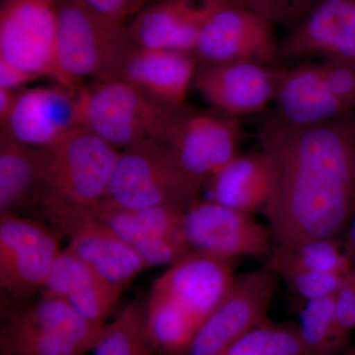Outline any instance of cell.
Masks as SVG:
<instances>
[{
  "label": "cell",
  "mask_w": 355,
  "mask_h": 355,
  "mask_svg": "<svg viewBox=\"0 0 355 355\" xmlns=\"http://www.w3.org/2000/svg\"><path fill=\"white\" fill-rule=\"evenodd\" d=\"M0 350L2 355H84L79 349L50 331L6 319L0 331Z\"/></svg>",
  "instance_id": "4316f807"
},
{
  "label": "cell",
  "mask_w": 355,
  "mask_h": 355,
  "mask_svg": "<svg viewBox=\"0 0 355 355\" xmlns=\"http://www.w3.org/2000/svg\"><path fill=\"white\" fill-rule=\"evenodd\" d=\"M275 99V116L294 127L319 125L352 113L331 94L320 64L279 71Z\"/></svg>",
  "instance_id": "ffe728a7"
},
{
  "label": "cell",
  "mask_w": 355,
  "mask_h": 355,
  "mask_svg": "<svg viewBox=\"0 0 355 355\" xmlns=\"http://www.w3.org/2000/svg\"><path fill=\"white\" fill-rule=\"evenodd\" d=\"M266 268L279 275L293 293L305 301L316 300L336 295L347 275L316 272L300 266L268 261Z\"/></svg>",
  "instance_id": "f546056e"
},
{
  "label": "cell",
  "mask_w": 355,
  "mask_h": 355,
  "mask_svg": "<svg viewBox=\"0 0 355 355\" xmlns=\"http://www.w3.org/2000/svg\"><path fill=\"white\" fill-rule=\"evenodd\" d=\"M33 78L3 60H0V87L21 90Z\"/></svg>",
  "instance_id": "e575fe53"
},
{
  "label": "cell",
  "mask_w": 355,
  "mask_h": 355,
  "mask_svg": "<svg viewBox=\"0 0 355 355\" xmlns=\"http://www.w3.org/2000/svg\"><path fill=\"white\" fill-rule=\"evenodd\" d=\"M232 261L191 252L154 282L153 291L171 299L202 326L234 284Z\"/></svg>",
  "instance_id": "5bb4252c"
},
{
  "label": "cell",
  "mask_w": 355,
  "mask_h": 355,
  "mask_svg": "<svg viewBox=\"0 0 355 355\" xmlns=\"http://www.w3.org/2000/svg\"><path fill=\"white\" fill-rule=\"evenodd\" d=\"M343 355H355V345L345 350Z\"/></svg>",
  "instance_id": "74e56055"
},
{
  "label": "cell",
  "mask_w": 355,
  "mask_h": 355,
  "mask_svg": "<svg viewBox=\"0 0 355 355\" xmlns=\"http://www.w3.org/2000/svg\"><path fill=\"white\" fill-rule=\"evenodd\" d=\"M224 355H307L298 324L268 321L248 331Z\"/></svg>",
  "instance_id": "83f0119b"
},
{
  "label": "cell",
  "mask_w": 355,
  "mask_h": 355,
  "mask_svg": "<svg viewBox=\"0 0 355 355\" xmlns=\"http://www.w3.org/2000/svg\"><path fill=\"white\" fill-rule=\"evenodd\" d=\"M93 355H154L146 327V306L135 301L103 327Z\"/></svg>",
  "instance_id": "d4e9b609"
},
{
  "label": "cell",
  "mask_w": 355,
  "mask_h": 355,
  "mask_svg": "<svg viewBox=\"0 0 355 355\" xmlns=\"http://www.w3.org/2000/svg\"><path fill=\"white\" fill-rule=\"evenodd\" d=\"M345 241L343 242V244H345L347 253L352 258V256H355V209L352 218H350L347 231H345Z\"/></svg>",
  "instance_id": "8d00e7d4"
},
{
  "label": "cell",
  "mask_w": 355,
  "mask_h": 355,
  "mask_svg": "<svg viewBox=\"0 0 355 355\" xmlns=\"http://www.w3.org/2000/svg\"><path fill=\"white\" fill-rule=\"evenodd\" d=\"M55 69L51 78L65 87H83V79L114 80L135 48L127 24L105 17L83 0H57Z\"/></svg>",
  "instance_id": "7a4b0ae2"
},
{
  "label": "cell",
  "mask_w": 355,
  "mask_h": 355,
  "mask_svg": "<svg viewBox=\"0 0 355 355\" xmlns=\"http://www.w3.org/2000/svg\"><path fill=\"white\" fill-rule=\"evenodd\" d=\"M6 319L39 327L85 352L93 349L106 324L93 323L62 299L43 295L36 302L11 311Z\"/></svg>",
  "instance_id": "603a6c76"
},
{
  "label": "cell",
  "mask_w": 355,
  "mask_h": 355,
  "mask_svg": "<svg viewBox=\"0 0 355 355\" xmlns=\"http://www.w3.org/2000/svg\"><path fill=\"white\" fill-rule=\"evenodd\" d=\"M184 230L191 251L233 261L268 257L273 248L270 229L253 216L203 198L184 210Z\"/></svg>",
  "instance_id": "8fae6325"
},
{
  "label": "cell",
  "mask_w": 355,
  "mask_h": 355,
  "mask_svg": "<svg viewBox=\"0 0 355 355\" xmlns=\"http://www.w3.org/2000/svg\"><path fill=\"white\" fill-rule=\"evenodd\" d=\"M214 0H150L127 24L133 44L195 55Z\"/></svg>",
  "instance_id": "e0dca14e"
},
{
  "label": "cell",
  "mask_w": 355,
  "mask_h": 355,
  "mask_svg": "<svg viewBox=\"0 0 355 355\" xmlns=\"http://www.w3.org/2000/svg\"><path fill=\"white\" fill-rule=\"evenodd\" d=\"M57 38V0H2L0 60L33 80L53 77Z\"/></svg>",
  "instance_id": "ba28073f"
},
{
  "label": "cell",
  "mask_w": 355,
  "mask_h": 355,
  "mask_svg": "<svg viewBox=\"0 0 355 355\" xmlns=\"http://www.w3.org/2000/svg\"><path fill=\"white\" fill-rule=\"evenodd\" d=\"M198 67L200 62L193 53L135 44L114 80L125 81L160 101L184 106Z\"/></svg>",
  "instance_id": "d6986e66"
},
{
  "label": "cell",
  "mask_w": 355,
  "mask_h": 355,
  "mask_svg": "<svg viewBox=\"0 0 355 355\" xmlns=\"http://www.w3.org/2000/svg\"><path fill=\"white\" fill-rule=\"evenodd\" d=\"M146 327L154 355H188L200 324L167 296L151 291Z\"/></svg>",
  "instance_id": "cb8c5ba5"
},
{
  "label": "cell",
  "mask_w": 355,
  "mask_h": 355,
  "mask_svg": "<svg viewBox=\"0 0 355 355\" xmlns=\"http://www.w3.org/2000/svg\"><path fill=\"white\" fill-rule=\"evenodd\" d=\"M279 76L259 62L200 64L193 83L212 109L239 118L265 108L275 98Z\"/></svg>",
  "instance_id": "9a60e30c"
},
{
  "label": "cell",
  "mask_w": 355,
  "mask_h": 355,
  "mask_svg": "<svg viewBox=\"0 0 355 355\" xmlns=\"http://www.w3.org/2000/svg\"><path fill=\"white\" fill-rule=\"evenodd\" d=\"M270 21L242 7L214 0L198 36L200 64L254 62L268 65L279 55Z\"/></svg>",
  "instance_id": "30bf717a"
},
{
  "label": "cell",
  "mask_w": 355,
  "mask_h": 355,
  "mask_svg": "<svg viewBox=\"0 0 355 355\" xmlns=\"http://www.w3.org/2000/svg\"><path fill=\"white\" fill-rule=\"evenodd\" d=\"M62 233L43 222L0 216V286L18 300L41 292L60 252Z\"/></svg>",
  "instance_id": "52a82bcc"
},
{
  "label": "cell",
  "mask_w": 355,
  "mask_h": 355,
  "mask_svg": "<svg viewBox=\"0 0 355 355\" xmlns=\"http://www.w3.org/2000/svg\"><path fill=\"white\" fill-rule=\"evenodd\" d=\"M96 12L109 19L127 24L150 0H83Z\"/></svg>",
  "instance_id": "836d02e7"
},
{
  "label": "cell",
  "mask_w": 355,
  "mask_h": 355,
  "mask_svg": "<svg viewBox=\"0 0 355 355\" xmlns=\"http://www.w3.org/2000/svg\"><path fill=\"white\" fill-rule=\"evenodd\" d=\"M335 315L336 295L306 301L298 327L307 355H336L334 349Z\"/></svg>",
  "instance_id": "f1b7e54d"
},
{
  "label": "cell",
  "mask_w": 355,
  "mask_h": 355,
  "mask_svg": "<svg viewBox=\"0 0 355 355\" xmlns=\"http://www.w3.org/2000/svg\"><path fill=\"white\" fill-rule=\"evenodd\" d=\"M39 151L40 176L49 195L86 207L108 196L120 150L85 125Z\"/></svg>",
  "instance_id": "5b68a950"
},
{
  "label": "cell",
  "mask_w": 355,
  "mask_h": 355,
  "mask_svg": "<svg viewBox=\"0 0 355 355\" xmlns=\"http://www.w3.org/2000/svg\"><path fill=\"white\" fill-rule=\"evenodd\" d=\"M242 137L239 118L189 106L166 144L184 171L203 189L210 178L239 154Z\"/></svg>",
  "instance_id": "9c48e42d"
},
{
  "label": "cell",
  "mask_w": 355,
  "mask_h": 355,
  "mask_svg": "<svg viewBox=\"0 0 355 355\" xmlns=\"http://www.w3.org/2000/svg\"><path fill=\"white\" fill-rule=\"evenodd\" d=\"M355 329V266L345 277L336 294L334 349L336 354L347 349L350 335Z\"/></svg>",
  "instance_id": "4dcf8cb0"
},
{
  "label": "cell",
  "mask_w": 355,
  "mask_h": 355,
  "mask_svg": "<svg viewBox=\"0 0 355 355\" xmlns=\"http://www.w3.org/2000/svg\"><path fill=\"white\" fill-rule=\"evenodd\" d=\"M340 239L319 238L293 249L273 247L268 261H279L316 272L347 275L352 270V258Z\"/></svg>",
  "instance_id": "484cf974"
},
{
  "label": "cell",
  "mask_w": 355,
  "mask_h": 355,
  "mask_svg": "<svg viewBox=\"0 0 355 355\" xmlns=\"http://www.w3.org/2000/svg\"><path fill=\"white\" fill-rule=\"evenodd\" d=\"M202 191L166 142L146 141L120 150L107 198L128 209L187 210L200 200Z\"/></svg>",
  "instance_id": "277c9868"
},
{
  "label": "cell",
  "mask_w": 355,
  "mask_h": 355,
  "mask_svg": "<svg viewBox=\"0 0 355 355\" xmlns=\"http://www.w3.org/2000/svg\"><path fill=\"white\" fill-rule=\"evenodd\" d=\"M44 191L39 148L0 135V216L39 209Z\"/></svg>",
  "instance_id": "7402d4cb"
},
{
  "label": "cell",
  "mask_w": 355,
  "mask_h": 355,
  "mask_svg": "<svg viewBox=\"0 0 355 355\" xmlns=\"http://www.w3.org/2000/svg\"><path fill=\"white\" fill-rule=\"evenodd\" d=\"M224 3L246 8L272 22L299 21L309 12L318 0H219Z\"/></svg>",
  "instance_id": "1f68e13d"
},
{
  "label": "cell",
  "mask_w": 355,
  "mask_h": 355,
  "mask_svg": "<svg viewBox=\"0 0 355 355\" xmlns=\"http://www.w3.org/2000/svg\"><path fill=\"white\" fill-rule=\"evenodd\" d=\"M327 85L349 111L355 109V62L324 60L320 64Z\"/></svg>",
  "instance_id": "d6a6232c"
},
{
  "label": "cell",
  "mask_w": 355,
  "mask_h": 355,
  "mask_svg": "<svg viewBox=\"0 0 355 355\" xmlns=\"http://www.w3.org/2000/svg\"><path fill=\"white\" fill-rule=\"evenodd\" d=\"M44 220L69 239V248L105 277L125 288L149 268L144 259L89 207L44 191L39 207Z\"/></svg>",
  "instance_id": "8992f818"
},
{
  "label": "cell",
  "mask_w": 355,
  "mask_h": 355,
  "mask_svg": "<svg viewBox=\"0 0 355 355\" xmlns=\"http://www.w3.org/2000/svg\"><path fill=\"white\" fill-rule=\"evenodd\" d=\"M57 84L21 90L17 103L0 135L23 144L43 148L83 127L81 90Z\"/></svg>",
  "instance_id": "4fadbf2b"
},
{
  "label": "cell",
  "mask_w": 355,
  "mask_h": 355,
  "mask_svg": "<svg viewBox=\"0 0 355 355\" xmlns=\"http://www.w3.org/2000/svg\"><path fill=\"white\" fill-rule=\"evenodd\" d=\"M288 60L355 62V0H318L279 48Z\"/></svg>",
  "instance_id": "2e32d148"
},
{
  "label": "cell",
  "mask_w": 355,
  "mask_h": 355,
  "mask_svg": "<svg viewBox=\"0 0 355 355\" xmlns=\"http://www.w3.org/2000/svg\"><path fill=\"white\" fill-rule=\"evenodd\" d=\"M273 291L268 268L236 277L227 296L198 329L188 355H224L248 331L268 321Z\"/></svg>",
  "instance_id": "7c38bea8"
},
{
  "label": "cell",
  "mask_w": 355,
  "mask_h": 355,
  "mask_svg": "<svg viewBox=\"0 0 355 355\" xmlns=\"http://www.w3.org/2000/svg\"><path fill=\"white\" fill-rule=\"evenodd\" d=\"M21 90L0 87V127L10 118Z\"/></svg>",
  "instance_id": "d590c367"
},
{
  "label": "cell",
  "mask_w": 355,
  "mask_h": 355,
  "mask_svg": "<svg viewBox=\"0 0 355 355\" xmlns=\"http://www.w3.org/2000/svg\"><path fill=\"white\" fill-rule=\"evenodd\" d=\"M207 200L253 214L265 209L272 190V170L266 154H238L203 186ZM202 189V190H203Z\"/></svg>",
  "instance_id": "44dd1931"
},
{
  "label": "cell",
  "mask_w": 355,
  "mask_h": 355,
  "mask_svg": "<svg viewBox=\"0 0 355 355\" xmlns=\"http://www.w3.org/2000/svg\"><path fill=\"white\" fill-rule=\"evenodd\" d=\"M84 125L119 150L167 141L189 105L174 106L121 80H94L81 90Z\"/></svg>",
  "instance_id": "3957f363"
},
{
  "label": "cell",
  "mask_w": 355,
  "mask_h": 355,
  "mask_svg": "<svg viewBox=\"0 0 355 355\" xmlns=\"http://www.w3.org/2000/svg\"><path fill=\"white\" fill-rule=\"evenodd\" d=\"M123 289L65 248L41 295L62 299L93 323L105 324L116 309Z\"/></svg>",
  "instance_id": "ac0fdd59"
},
{
  "label": "cell",
  "mask_w": 355,
  "mask_h": 355,
  "mask_svg": "<svg viewBox=\"0 0 355 355\" xmlns=\"http://www.w3.org/2000/svg\"><path fill=\"white\" fill-rule=\"evenodd\" d=\"M259 139L272 170L263 210L273 247L345 236L355 209V116L294 127L273 114Z\"/></svg>",
  "instance_id": "6da1fadb"
}]
</instances>
